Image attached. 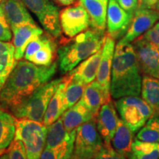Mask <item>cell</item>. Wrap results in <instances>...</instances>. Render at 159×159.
<instances>
[{
    "label": "cell",
    "mask_w": 159,
    "mask_h": 159,
    "mask_svg": "<svg viewBox=\"0 0 159 159\" xmlns=\"http://www.w3.org/2000/svg\"><path fill=\"white\" fill-rule=\"evenodd\" d=\"M57 69V63L44 66L20 60L0 91V108L11 112L41 85L51 80Z\"/></svg>",
    "instance_id": "cell-1"
},
{
    "label": "cell",
    "mask_w": 159,
    "mask_h": 159,
    "mask_svg": "<svg viewBox=\"0 0 159 159\" xmlns=\"http://www.w3.org/2000/svg\"><path fill=\"white\" fill-rule=\"evenodd\" d=\"M142 73L133 43H117L111 69V96L116 99L140 96Z\"/></svg>",
    "instance_id": "cell-2"
},
{
    "label": "cell",
    "mask_w": 159,
    "mask_h": 159,
    "mask_svg": "<svg viewBox=\"0 0 159 159\" xmlns=\"http://www.w3.org/2000/svg\"><path fill=\"white\" fill-rule=\"evenodd\" d=\"M105 33L91 29L71 38L57 50L59 70L70 72L77 66L102 49Z\"/></svg>",
    "instance_id": "cell-3"
},
{
    "label": "cell",
    "mask_w": 159,
    "mask_h": 159,
    "mask_svg": "<svg viewBox=\"0 0 159 159\" xmlns=\"http://www.w3.org/2000/svg\"><path fill=\"white\" fill-rule=\"evenodd\" d=\"M63 79L64 77L51 80L41 85L30 96L11 110V113L17 119H27L42 123L52 97Z\"/></svg>",
    "instance_id": "cell-4"
},
{
    "label": "cell",
    "mask_w": 159,
    "mask_h": 159,
    "mask_svg": "<svg viewBox=\"0 0 159 159\" xmlns=\"http://www.w3.org/2000/svg\"><path fill=\"white\" fill-rule=\"evenodd\" d=\"M47 127L43 123L16 119V139L24 143L27 159H40L46 146Z\"/></svg>",
    "instance_id": "cell-5"
},
{
    "label": "cell",
    "mask_w": 159,
    "mask_h": 159,
    "mask_svg": "<svg viewBox=\"0 0 159 159\" xmlns=\"http://www.w3.org/2000/svg\"><path fill=\"white\" fill-rule=\"evenodd\" d=\"M115 106L120 119L136 133L153 115L150 106L139 96H128L116 99Z\"/></svg>",
    "instance_id": "cell-6"
},
{
    "label": "cell",
    "mask_w": 159,
    "mask_h": 159,
    "mask_svg": "<svg viewBox=\"0 0 159 159\" xmlns=\"http://www.w3.org/2000/svg\"><path fill=\"white\" fill-rule=\"evenodd\" d=\"M103 144L96 119H91L76 129L72 159H93Z\"/></svg>",
    "instance_id": "cell-7"
},
{
    "label": "cell",
    "mask_w": 159,
    "mask_h": 159,
    "mask_svg": "<svg viewBox=\"0 0 159 159\" xmlns=\"http://www.w3.org/2000/svg\"><path fill=\"white\" fill-rule=\"evenodd\" d=\"M33 12L48 35L58 39L62 34L58 7L51 0H21Z\"/></svg>",
    "instance_id": "cell-8"
},
{
    "label": "cell",
    "mask_w": 159,
    "mask_h": 159,
    "mask_svg": "<svg viewBox=\"0 0 159 159\" xmlns=\"http://www.w3.org/2000/svg\"><path fill=\"white\" fill-rule=\"evenodd\" d=\"M60 22L62 32L70 39L87 30L91 26L88 12L80 2L60 12Z\"/></svg>",
    "instance_id": "cell-9"
},
{
    "label": "cell",
    "mask_w": 159,
    "mask_h": 159,
    "mask_svg": "<svg viewBox=\"0 0 159 159\" xmlns=\"http://www.w3.org/2000/svg\"><path fill=\"white\" fill-rule=\"evenodd\" d=\"M141 71L144 75L159 79V49L142 35L132 43Z\"/></svg>",
    "instance_id": "cell-10"
},
{
    "label": "cell",
    "mask_w": 159,
    "mask_h": 159,
    "mask_svg": "<svg viewBox=\"0 0 159 159\" xmlns=\"http://www.w3.org/2000/svg\"><path fill=\"white\" fill-rule=\"evenodd\" d=\"M159 21V11L156 9L139 8L135 12L126 34L119 43H132L152 28Z\"/></svg>",
    "instance_id": "cell-11"
},
{
    "label": "cell",
    "mask_w": 159,
    "mask_h": 159,
    "mask_svg": "<svg viewBox=\"0 0 159 159\" xmlns=\"http://www.w3.org/2000/svg\"><path fill=\"white\" fill-rule=\"evenodd\" d=\"M134 16H131L119 6L116 0H108L106 17L107 35L120 40L126 34Z\"/></svg>",
    "instance_id": "cell-12"
},
{
    "label": "cell",
    "mask_w": 159,
    "mask_h": 159,
    "mask_svg": "<svg viewBox=\"0 0 159 159\" xmlns=\"http://www.w3.org/2000/svg\"><path fill=\"white\" fill-rule=\"evenodd\" d=\"M115 47V40L108 35H105L102 47L100 62L97 71L96 80L102 89L106 102H108L111 99L110 93L111 69Z\"/></svg>",
    "instance_id": "cell-13"
},
{
    "label": "cell",
    "mask_w": 159,
    "mask_h": 159,
    "mask_svg": "<svg viewBox=\"0 0 159 159\" xmlns=\"http://www.w3.org/2000/svg\"><path fill=\"white\" fill-rule=\"evenodd\" d=\"M96 117L97 128L103 143L111 144L119 121L116 106L111 99L102 105Z\"/></svg>",
    "instance_id": "cell-14"
},
{
    "label": "cell",
    "mask_w": 159,
    "mask_h": 159,
    "mask_svg": "<svg viewBox=\"0 0 159 159\" xmlns=\"http://www.w3.org/2000/svg\"><path fill=\"white\" fill-rule=\"evenodd\" d=\"M13 44L15 48V58L20 61L25 56L27 45L33 40L43 34V30L36 24L28 23L11 28Z\"/></svg>",
    "instance_id": "cell-15"
},
{
    "label": "cell",
    "mask_w": 159,
    "mask_h": 159,
    "mask_svg": "<svg viewBox=\"0 0 159 159\" xmlns=\"http://www.w3.org/2000/svg\"><path fill=\"white\" fill-rule=\"evenodd\" d=\"M76 130L69 133L66 130L61 118L47 127L45 148L57 150L74 144Z\"/></svg>",
    "instance_id": "cell-16"
},
{
    "label": "cell",
    "mask_w": 159,
    "mask_h": 159,
    "mask_svg": "<svg viewBox=\"0 0 159 159\" xmlns=\"http://www.w3.org/2000/svg\"><path fill=\"white\" fill-rule=\"evenodd\" d=\"M63 125L67 132L76 130L78 127L94 119L95 116L87 108L81 99L76 104L67 109L61 116Z\"/></svg>",
    "instance_id": "cell-17"
},
{
    "label": "cell",
    "mask_w": 159,
    "mask_h": 159,
    "mask_svg": "<svg viewBox=\"0 0 159 159\" xmlns=\"http://www.w3.org/2000/svg\"><path fill=\"white\" fill-rule=\"evenodd\" d=\"M1 4L11 28L25 24L35 23L21 0H2Z\"/></svg>",
    "instance_id": "cell-18"
},
{
    "label": "cell",
    "mask_w": 159,
    "mask_h": 159,
    "mask_svg": "<svg viewBox=\"0 0 159 159\" xmlns=\"http://www.w3.org/2000/svg\"><path fill=\"white\" fill-rule=\"evenodd\" d=\"M88 12L92 29L105 33L108 0H80Z\"/></svg>",
    "instance_id": "cell-19"
},
{
    "label": "cell",
    "mask_w": 159,
    "mask_h": 159,
    "mask_svg": "<svg viewBox=\"0 0 159 159\" xmlns=\"http://www.w3.org/2000/svg\"><path fill=\"white\" fill-rule=\"evenodd\" d=\"M68 80L69 76L64 77L63 80L60 83L58 88L55 91L54 95L52 97L43 119L42 123L46 127L49 126L61 118L66 111L64 92Z\"/></svg>",
    "instance_id": "cell-20"
},
{
    "label": "cell",
    "mask_w": 159,
    "mask_h": 159,
    "mask_svg": "<svg viewBox=\"0 0 159 159\" xmlns=\"http://www.w3.org/2000/svg\"><path fill=\"white\" fill-rule=\"evenodd\" d=\"M102 49L91 56L81 62L78 66L69 72L71 77L80 80L85 85L95 80L101 58Z\"/></svg>",
    "instance_id": "cell-21"
},
{
    "label": "cell",
    "mask_w": 159,
    "mask_h": 159,
    "mask_svg": "<svg viewBox=\"0 0 159 159\" xmlns=\"http://www.w3.org/2000/svg\"><path fill=\"white\" fill-rule=\"evenodd\" d=\"M134 131L119 118L116 132L111 141V145L117 152L128 158L134 141Z\"/></svg>",
    "instance_id": "cell-22"
},
{
    "label": "cell",
    "mask_w": 159,
    "mask_h": 159,
    "mask_svg": "<svg viewBox=\"0 0 159 159\" xmlns=\"http://www.w3.org/2000/svg\"><path fill=\"white\" fill-rule=\"evenodd\" d=\"M13 43L0 41V91L16 64Z\"/></svg>",
    "instance_id": "cell-23"
},
{
    "label": "cell",
    "mask_w": 159,
    "mask_h": 159,
    "mask_svg": "<svg viewBox=\"0 0 159 159\" xmlns=\"http://www.w3.org/2000/svg\"><path fill=\"white\" fill-rule=\"evenodd\" d=\"M16 119L8 111L0 108V154L14 140Z\"/></svg>",
    "instance_id": "cell-24"
},
{
    "label": "cell",
    "mask_w": 159,
    "mask_h": 159,
    "mask_svg": "<svg viewBox=\"0 0 159 159\" xmlns=\"http://www.w3.org/2000/svg\"><path fill=\"white\" fill-rule=\"evenodd\" d=\"M81 100L90 110L95 117L102 105L106 102L104 92L97 80L89 83L85 87Z\"/></svg>",
    "instance_id": "cell-25"
},
{
    "label": "cell",
    "mask_w": 159,
    "mask_h": 159,
    "mask_svg": "<svg viewBox=\"0 0 159 159\" xmlns=\"http://www.w3.org/2000/svg\"><path fill=\"white\" fill-rule=\"evenodd\" d=\"M141 94L142 98L152 108L153 114L159 115V79L144 75Z\"/></svg>",
    "instance_id": "cell-26"
},
{
    "label": "cell",
    "mask_w": 159,
    "mask_h": 159,
    "mask_svg": "<svg viewBox=\"0 0 159 159\" xmlns=\"http://www.w3.org/2000/svg\"><path fill=\"white\" fill-rule=\"evenodd\" d=\"M159 143L147 142L135 139L128 159H158Z\"/></svg>",
    "instance_id": "cell-27"
},
{
    "label": "cell",
    "mask_w": 159,
    "mask_h": 159,
    "mask_svg": "<svg viewBox=\"0 0 159 159\" xmlns=\"http://www.w3.org/2000/svg\"><path fill=\"white\" fill-rule=\"evenodd\" d=\"M69 80L65 89L64 104L66 111L76 104L82 97L86 87L84 83L68 75Z\"/></svg>",
    "instance_id": "cell-28"
},
{
    "label": "cell",
    "mask_w": 159,
    "mask_h": 159,
    "mask_svg": "<svg viewBox=\"0 0 159 159\" xmlns=\"http://www.w3.org/2000/svg\"><path fill=\"white\" fill-rule=\"evenodd\" d=\"M136 139L147 142L159 143V115L153 114L138 131Z\"/></svg>",
    "instance_id": "cell-29"
},
{
    "label": "cell",
    "mask_w": 159,
    "mask_h": 159,
    "mask_svg": "<svg viewBox=\"0 0 159 159\" xmlns=\"http://www.w3.org/2000/svg\"><path fill=\"white\" fill-rule=\"evenodd\" d=\"M56 48V44L50 38L48 41L30 58L28 61L38 66H50L53 63Z\"/></svg>",
    "instance_id": "cell-30"
},
{
    "label": "cell",
    "mask_w": 159,
    "mask_h": 159,
    "mask_svg": "<svg viewBox=\"0 0 159 159\" xmlns=\"http://www.w3.org/2000/svg\"><path fill=\"white\" fill-rule=\"evenodd\" d=\"M6 150L0 159H27L25 144L19 139H14Z\"/></svg>",
    "instance_id": "cell-31"
},
{
    "label": "cell",
    "mask_w": 159,
    "mask_h": 159,
    "mask_svg": "<svg viewBox=\"0 0 159 159\" xmlns=\"http://www.w3.org/2000/svg\"><path fill=\"white\" fill-rule=\"evenodd\" d=\"M74 144L69 145L57 150H52L45 148L40 159H72Z\"/></svg>",
    "instance_id": "cell-32"
},
{
    "label": "cell",
    "mask_w": 159,
    "mask_h": 159,
    "mask_svg": "<svg viewBox=\"0 0 159 159\" xmlns=\"http://www.w3.org/2000/svg\"><path fill=\"white\" fill-rule=\"evenodd\" d=\"M13 39V33L2 4L0 3V41L4 42H10Z\"/></svg>",
    "instance_id": "cell-33"
},
{
    "label": "cell",
    "mask_w": 159,
    "mask_h": 159,
    "mask_svg": "<svg viewBox=\"0 0 159 159\" xmlns=\"http://www.w3.org/2000/svg\"><path fill=\"white\" fill-rule=\"evenodd\" d=\"M93 159H128L113 148L111 144H103Z\"/></svg>",
    "instance_id": "cell-34"
},
{
    "label": "cell",
    "mask_w": 159,
    "mask_h": 159,
    "mask_svg": "<svg viewBox=\"0 0 159 159\" xmlns=\"http://www.w3.org/2000/svg\"><path fill=\"white\" fill-rule=\"evenodd\" d=\"M51 37V35H49V37L43 34L36 38V39H35L34 40H33V41L27 45V48H26L25 56H24L26 61H29L30 58V57L33 56L40 48H41V47H42L48 41V40L50 39Z\"/></svg>",
    "instance_id": "cell-35"
},
{
    "label": "cell",
    "mask_w": 159,
    "mask_h": 159,
    "mask_svg": "<svg viewBox=\"0 0 159 159\" xmlns=\"http://www.w3.org/2000/svg\"><path fill=\"white\" fill-rule=\"evenodd\" d=\"M145 40L150 41L159 49V21L152 28L142 35Z\"/></svg>",
    "instance_id": "cell-36"
},
{
    "label": "cell",
    "mask_w": 159,
    "mask_h": 159,
    "mask_svg": "<svg viewBox=\"0 0 159 159\" xmlns=\"http://www.w3.org/2000/svg\"><path fill=\"white\" fill-rule=\"evenodd\" d=\"M122 8L131 16H134L135 12L139 9V0H116Z\"/></svg>",
    "instance_id": "cell-37"
},
{
    "label": "cell",
    "mask_w": 159,
    "mask_h": 159,
    "mask_svg": "<svg viewBox=\"0 0 159 159\" xmlns=\"http://www.w3.org/2000/svg\"><path fill=\"white\" fill-rule=\"evenodd\" d=\"M158 0H141L139 8L155 9Z\"/></svg>",
    "instance_id": "cell-38"
},
{
    "label": "cell",
    "mask_w": 159,
    "mask_h": 159,
    "mask_svg": "<svg viewBox=\"0 0 159 159\" xmlns=\"http://www.w3.org/2000/svg\"><path fill=\"white\" fill-rule=\"evenodd\" d=\"M76 1L77 0H57V2L63 6H69L76 2Z\"/></svg>",
    "instance_id": "cell-39"
},
{
    "label": "cell",
    "mask_w": 159,
    "mask_h": 159,
    "mask_svg": "<svg viewBox=\"0 0 159 159\" xmlns=\"http://www.w3.org/2000/svg\"><path fill=\"white\" fill-rule=\"evenodd\" d=\"M155 9H156V11H159V0H158V2H157L156 7H155Z\"/></svg>",
    "instance_id": "cell-40"
},
{
    "label": "cell",
    "mask_w": 159,
    "mask_h": 159,
    "mask_svg": "<svg viewBox=\"0 0 159 159\" xmlns=\"http://www.w3.org/2000/svg\"><path fill=\"white\" fill-rule=\"evenodd\" d=\"M139 3H140V2H141V0H139Z\"/></svg>",
    "instance_id": "cell-41"
},
{
    "label": "cell",
    "mask_w": 159,
    "mask_h": 159,
    "mask_svg": "<svg viewBox=\"0 0 159 159\" xmlns=\"http://www.w3.org/2000/svg\"><path fill=\"white\" fill-rule=\"evenodd\" d=\"M2 2V0H0V2Z\"/></svg>",
    "instance_id": "cell-42"
},
{
    "label": "cell",
    "mask_w": 159,
    "mask_h": 159,
    "mask_svg": "<svg viewBox=\"0 0 159 159\" xmlns=\"http://www.w3.org/2000/svg\"><path fill=\"white\" fill-rule=\"evenodd\" d=\"M158 159H159V158H158Z\"/></svg>",
    "instance_id": "cell-43"
}]
</instances>
